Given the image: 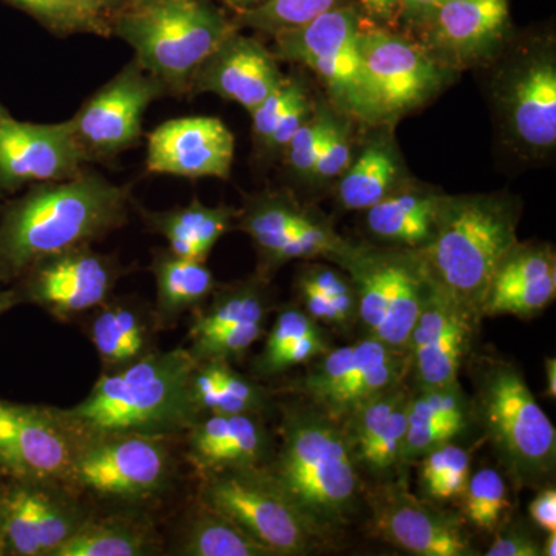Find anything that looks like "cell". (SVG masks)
Wrapping results in <instances>:
<instances>
[{
  "label": "cell",
  "instance_id": "cell-34",
  "mask_svg": "<svg viewBox=\"0 0 556 556\" xmlns=\"http://www.w3.org/2000/svg\"><path fill=\"white\" fill-rule=\"evenodd\" d=\"M407 404L408 399L391 413L390 419L368 442L367 447L361 450L354 457L358 473L368 475L375 481L383 482L393 478L394 471L399 468L405 467L402 455L408 428Z\"/></svg>",
  "mask_w": 556,
  "mask_h": 556
},
{
  "label": "cell",
  "instance_id": "cell-28",
  "mask_svg": "<svg viewBox=\"0 0 556 556\" xmlns=\"http://www.w3.org/2000/svg\"><path fill=\"white\" fill-rule=\"evenodd\" d=\"M193 397L203 415H258L268 412L265 387L240 375L226 361L199 362L192 378Z\"/></svg>",
  "mask_w": 556,
  "mask_h": 556
},
{
  "label": "cell",
  "instance_id": "cell-18",
  "mask_svg": "<svg viewBox=\"0 0 556 556\" xmlns=\"http://www.w3.org/2000/svg\"><path fill=\"white\" fill-rule=\"evenodd\" d=\"M479 321L431 285L409 336V372L415 387L457 382L473 350Z\"/></svg>",
  "mask_w": 556,
  "mask_h": 556
},
{
  "label": "cell",
  "instance_id": "cell-29",
  "mask_svg": "<svg viewBox=\"0 0 556 556\" xmlns=\"http://www.w3.org/2000/svg\"><path fill=\"white\" fill-rule=\"evenodd\" d=\"M156 551L152 527L138 519L89 517L53 556H146Z\"/></svg>",
  "mask_w": 556,
  "mask_h": 556
},
{
  "label": "cell",
  "instance_id": "cell-45",
  "mask_svg": "<svg viewBox=\"0 0 556 556\" xmlns=\"http://www.w3.org/2000/svg\"><path fill=\"white\" fill-rule=\"evenodd\" d=\"M7 2L27 11L53 30L64 33L83 30L73 0H7Z\"/></svg>",
  "mask_w": 556,
  "mask_h": 556
},
{
  "label": "cell",
  "instance_id": "cell-55",
  "mask_svg": "<svg viewBox=\"0 0 556 556\" xmlns=\"http://www.w3.org/2000/svg\"><path fill=\"white\" fill-rule=\"evenodd\" d=\"M546 368V396L555 401L556 399V361L555 357H547L544 362Z\"/></svg>",
  "mask_w": 556,
  "mask_h": 556
},
{
  "label": "cell",
  "instance_id": "cell-16",
  "mask_svg": "<svg viewBox=\"0 0 556 556\" xmlns=\"http://www.w3.org/2000/svg\"><path fill=\"white\" fill-rule=\"evenodd\" d=\"M91 156L72 123L36 124L5 116L0 121V197L28 185L64 181L86 170Z\"/></svg>",
  "mask_w": 556,
  "mask_h": 556
},
{
  "label": "cell",
  "instance_id": "cell-4",
  "mask_svg": "<svg viewBox=\"0 0 556 556\" xmlns=\"http://www.w3.org/2000/svg\"><path fill=\"white\" fill-rule=\"evenodd\" d=\"M518 208L501 197H444L437 228L416 249L430 283L481 320L497 266L518 243Z\"/></svg>",
  "mask_w": 556,
  "mask_h": 556
},
{
  "label": "cell",
  "instance_id": "cell-12",
  "mask_svg": "<svg viewBox=\"0 0 556 556\" xmlns=\"http://www.w3.org/2000/svg\"><path fill=\"white\" fill-rule=\"evenodd\" d=\"M121 277L115 258L90 247L70 249L39 260L14 285L21 303H30L58 320L68 321L112 299Z\"/></svg>",
  "mask_w": 556,
  "mask_h": 556
},
{
  "label": "cell",
  "instance_id": "cell-56",
  "mask_svg": "<svg viewBox=\"0 0 556 556\" xmlns=\"http://www.w3.org/2000/svg\"><path fill=\"white\" fill-rule=\"evenodd\" d=\"M541 552L543 556L556 555V532H547L546 540L541 543Z\"/></svg>",
  "mask_w": 556,
  "mask_h": 556
},
{
  "label": "cell",
  "instance_id": "cell-27",
  "mask_svg": "<svg viewBox=\"0 0 556 556\" xmlns=\"http://www.w3.org/2000/svg\"><path fill=\"white\" fill-rule=\"evenodd\" d=\"M237 212L226 206H204L193 200L188 206L164 212H146L150 230L169 243L175 255L206 262L218 240L232 228Z\"/></svg>",
  "mask_w": 556,
  "mask_h": 556
},
{
  "label": "cell",
  "instance_id": "cell-51",
  "mask_svg": "<svg viewBox=\"0 0 556 556\" xmlns=\"http://www.w3.org/2000/svg\"><path fill=\"white\" fill-rule=\"evenodd\" d=\"M529 515L544 532H556V490L554 485L540 489L529 506Z\"/></svg>",
  "mask_w": 556,
  "mask_h": 556
},
{
  "label": "cell",
  "instance_id": "cell-14",
  "mask_svg": "<svg viewBox=\"0 0 556 556\" xmlns=\"http://www.w3.org/2000/svg\"><path fill=\"white\" fill-rule=\"evenodd\" d=\"M361 53L376 123L404 115L441 89L437 60L402 36L362 30Z\"/></svg>",
  "mask_w": 556,
  "mask_h": 556
},
{
  "label": "cell",
  "instance_id": "cell-58",
  "mask_svg": "<svg viewBox=\"0 0 556 556\" xmlns=\"http://www.w3.org/2000/svg\"><path fill=\"white\" fill-rule=\"evenodd\" d=\"M166 2V0H131V7L146 5V3Z\"/></svg>",
  "mask_w": 556,
  "mask_h": 556
},
{
  "label": "cell",
  "instance_id": "cell-47",
  "mask_svg": "<svg viewBox=\"0 0 556 556\" xmlns=\"http://www.w3.org/2000/svg\"><path fill=\"white\" fill-rule=\"evenodd\" d=\"M299 289H311L331 299H357L356 289L348 274L328 268L309 266L299 276Z\"/></svg>",
  "mask_w": 556,
  "mask_h": 556
},
{
  "label": "cell",
  "instance_id": "cell-62",
  "mask_svg": "<svg viewBox=\"0 0 556 556\" xmlns=\"http://www.w3.org/2000/svg\"><path fill=\"white\" fill-rule=\"evenodd\" d=\"M0 204H2V197H0Z\"/></svg>",
  "mask_w": 556,
  "mask_h": 556
},
{
  "label": "cell",
  "instance_id": "cell-49",
  "mask_svg": "<svg viewBox=\"0 0 556 556\" xmlns=\"http://www.w3.org/2000/svg\"><path fill=\"white\" fill-rule=\"evenodd\" d=\"M127 0H73L83 30L105 35L123 13Z\"/></svg>",
  "mask_w": 556,
  "mask_h": 556
},
{
  "label": "cell",
  "instance_id": "cell-3",
  "mask_svg": "<svg viewBox=\"0 0 556 556\" xmlns=\"http://www.w3.org/2000/svg\"><path fill=\"white\" fill-rule=\"evenodd\" d=\"M266 468L325 538L356 511L361 473L345 428L314 405L285 407Z\"/></svg>",
  "mask_w": 556,
  "mask_h": 556
},
{
  "label": "cell",
  "instance_id": "cell-6",
  "mask_svg": "<svg viewBox=\"0 0 556 556\" xmlns=\"http://www.w3.org/2000/svg\"><path fill=\"white\" fill-rule=\"evenodd\" d=\"M112 28L135 51L139 67L175 93L192 87L200 65L236 31L218 10L201 0L130 7Z\"/></svg>",
  "mask_w": 556,
  "mask_h": 556
},
{
  "label": "cell",
  "instance_id": "cell-38",
  "mask_svg": "<svg viewBox=\"0 0 556 556\" xmlns=\"http://www.w3.org/2000/svg\"><path fill=\"white\" fill-rule=\"evenodd\" d=\"M266 320H249L214 332L207 338L192 340L188 348L197 362L226 361L243 356L263 334Z\"/></svg>",
  "mask_w": 556,
  "mask_h": 556
},
{
  "label": "cell",
  "instance_id": "cell-22",
  "mask_svg": "<svg viewBox=\"0 0 556 556\" xmlns=\"http://www.w3.org/2000/svg\"><path fill=\"white\" fill-rule=\"evenodd\" d=\"M504 93L508 126L521 144L551 150L556 142V67L548 54L526 61Z\"/></svg>",
  "mask_w": 556,
  "mask_h": 556
},
{
  "label": "cell",
  "instance_id": "cell-2",
  "mask_svg": "<svg viewBox=\"0 0 556 556\" xmlns=\"http://www.w3.org/2000/svg\"><path fill=\"white\" fill-rule=\"evenodd\" d=\"M197 364L188 348L153 350L134 364L102 372L75 407L53 409L73 441L104 434H186L203 416L192 390Z\"/></svg>",
  "mask_w": 556,
  "mask_h": 556
},
{
  "label": "cell",
  "instance_id": "cell-23",
  "mask_svg": "<svg viewBox=\"0 0 556 556\" xmlns=\"http://www.w3.org/2000/svg\"><path fill=\"white\" fill-rule=\"evenodd\" d=\"M428 20L431 46L467 64L490 53L506 31L508 0H447Z\"/></svg>",
  "mask_w": 556,
  "mask_h": 556
},
{
  "label": "cell",
  "instance_id": "cell-57",
  "mask_svg": "<svg viewBox=\"0 0 556 556\" xmlns=\"http://www.w3.org/2000/svg\"><path fill=\"white\" fill-rule=\"evenodd\" d=\"M228 2L232 3V5L240 7V9L247 11L255 9V7H258L260 3L265 2V0H228Z\"/></svg>",
  "mask_w": 556,
  "mask_h": 556
},
{
  "label": "cell",
  "instance_id": "cell-60",
  "mask_svg": "<svg viewBox=\"0 0 556 556\" xmlns=\"http://www.w3.org/2000/svg\"><path fill=\"white\" fill-rule=\"evenodd\" d=\"M10 113L7 112L5 108H3L2 104H0V121H2L3 118H5V116H9Z\"/></svg>",
  "mask_w": 556,
  "mask_h": 556
},
{
  "label": "cell",
  "instance_id": "cell-43",
  "mask_svg": "<svg viewBox=\"0 0 556 556\" xmlns=\"http://www.w3.org/2000/svg\"><path fill=\"white\" fill-rule=\"evenodd\" d=\"M351 164V135L350 126L345 121L332 119L327 142L318 156L316 166L311 172L314 181H328L340 177Z\"/></svg>",
  "mask_w": 556,
  "mask_h": 556
},
{
  "label": "cell",
  "instance_id": "cell-35",
  "mask_svg": "<svg viewBox=\"0 0 556 556\" xmlns=\"http://www.w3.org/2000/svg\"><path fill=\"white\" fill-rule=\"evenodd\" d=\"M464 500V517L484 532H496L510 503L503 475L495 468H482L470 475Z\"/></svg>",
  "mask_w": 556,
  "mask_h": 556
},
{
  "label": "cell",
  "instance_id": "cell-26",
  "mask_svg": "<svg viewBox=\"0 0 556 556\" xmlns=\"http://www.w3.org/2000/svg\"><path fill=\"white\" fill-rule=\"evenodd\" d=\"M444 195L431 190H394L367 208L369 232L394 247H426L437 228Z\"/></svg>",
  "mask_w": 556,
  "mask_h": 556
},
{
  "label": "cell",
  "instance_id": "cell-5",
  "mask_svg": "<svg viewBox=\"0 0 556 556\" xmlns=\"http://www.w3.org/2000/svg\"><path fill=\"white\" fill-rule=\"evenodd\" d=\"M471 419L484 433L511 484L554 485L556 431L514 362L479 356L470 362Z\"/></svg>",
  "mask_w": 556,
  "mask_h": 556
},
{
  "label": "cell",
  "instance_id": "cell-24",
  "mask_svg": "<svg viewBox=\"0 0 556 556\" xmlns=\"http://www.w3.org/2000/svg\"><path fill=\"white\" fill-rule=\"evenodd\" d=\"M91 313L90 340L104 371L126 367L155 350L153 314L138 303L110 299Z\"/></svg>",
  "mask_w": 556,
  "mask_h": 556
},
{
  "label": "cell",
  "instance_id": "cell-20",
  "mask_svg": "<svg viewBox=\"0 0 556 556\" xmlns=\"http://www.w3.org/2000/svg\"><path fill=\"white\" fill-rule=\"evenodd\" d=\"M391 351L394 348L368 336L354 345L332 346L324 356L309 362L308 371L295 391L325 415L342 422L367 401L371 391L369 372Z\"/></svg>",
  "mask_w": 556,
  "mask_h": 556
},
{
  "label": "cell",
  "instance_id": "cell-52",
  "mask_svg": "<svg viewBox=\"0 0 556 556\" xmlns=\"http://www.w3.org/2000/svg\"><path fill=\"white\" fill-rule=\"evenodd\" d=\"M364 9L367 10L369 16L376 21L390 22L396 16L399 0H361Z\"/></svg>",
  "mask_w": 556,
  "mask_h": 556
},
{
  "label": "cell",
  "instance_id": "cell-42",
  "mask_svg": "<svg viewBox=\"0 0 556 556\" xmlns=\"http://www.w3.org/2000/svg\"><path fill=\"white\" fill-rule=\"evenodd\" d=\"M305 89L299 83L292 79H283L280 84L270 91L268 97L260 102L257 108L252 110V127H254V135L258 142L263 146L268 144L270 135L276 129L278 119L281 118L289 105L295 101L299 94H302Z\"/></svg>",
  "mask_w": 556,
  "mask_h": 556
},
{
  "label": "cell",
  "instance_id": "cell-1",
  "mask_svg": "<svg viewBox=\"0 0 556 556\" xmlns=\"http://www.w3.org/2000/svg\"><path fill=\"white\" fill-rule=\"evenodd\" d=\"M129 206V189L87 169L0 204V283L10 287L39 260L123 228Z\"/></svg>",
  "mask_w": 556,
  "mask_h": 556
},
{
  "label": "cell",
  "instance_id": "cell-40",
  "mask_svg": "<svg viewBox=\"0 0 556 556\" xmlns=\"http://www.w3.org/2000/svg\"><path fill=\"white\" fill-rule=\"evenodd\" d=\"M321 325L314 320L303 308L298 306H287L277 314L273 328L266 336V345L263 348L260 356L255 358L254 369L257 375H262L270 362L287 350L292 343L306 338L318 331Z\"/></svg>",
  "mask_w": 556,
  "mask_h": 556
},
{
  "label": "cell",
  "instance_id": "cell-37",
  "mask_svg": "<svg viewBox=\"0 0 556 556\" xmlns=\"http://www.w3.org/2000/svg\"><path fill=\"white\" fill-rule=\"evenodd\" d=\"M409 422L419 420H460L473 424L470 396L459 380L448 386L415 387L409 391L407 404Z\"/></svg>",
  "mask_w": 556,
  "mask_h": 556
},
{
  "label": "cell",
  "instance_id": "cell-41",
  "mask_svg": "<svg viewBox=\"0 0 556 556\" xmlns=\"http://www.w3.org/2000/svg\"><path fill=\"white\" fill-rule=\"evenodd\" d=\"M471 424L460 420H419L409 422L404 444V466L419 460L431 450L453 442V439L463 434Z\"/></svg>",
  "mask_w": 556,
  "mask_h": 556
},
{
  "label": "cell",
  "instance_id": "cell-13",
  "mask_svg": "<svg viewBox=\"0 0 556 556\" xmlns=\"http://www.w3.org/2000/svg\"><path fill=\"white\" fill-rule=\"evenodd\" d=\"M371 532L391 546L417 556H478L463 518L413 495L407 482H379L367 493Z\"/></svg>",
  "mask_w": 556,
  "mask_h": 556
},
{
  "label": "cell",
  "instance_id": "cell-54",
  "mask_svg": "<svg viewBox=\"0 0 556 556\" xmlns=\"http://www.w3.org/2000/svg\"><path fill=\"white\" fill-rule=\"evenodd\" d=\"M20 303L21 300L16 289L0 283V317L13 309L14 306L20 305Z\"/></svg>",
  "mask_w": 556,
  "mask_h": 556
},
{
  "label": "cell",
  "instance_id": "cell-31",
  "mask_svg": "<svg viewBox=\"0 0 556 556\" xmlns=\"http://www.w3.org/2000/svg\"><path fill=\"white\" fill-rule=\"evenodd\" d=\"M174 554L182 556H274L268 547L233 525L225 515L200 503L182 527Z\"/></svg>",
  "mask_w": 556,
  "mask_h": 556
},
{
  "label": "cell",
  "instance_id": "cell-33",
  "mask_svg": "<svg viewBox=\"0 0 556 556\" xmlns=\"http://www.w3.org/2000/svg\"><path fill=\"white\" fill-rule=\"evenodd\" d=\"M313 215L281 197H262L252 201L240 228L251 237L266 265L274 266L277 252Z\"/></svg>",
  "mask_w": 556,
  "mask_h": 556
},
{
  "label": "cell",
  "instance_id": "cell-21",
  "mask_svg": "<svg viewBox=\"0 0 556 556\" xmlns=\"http://www.w3.org/2000/svg\"><path fill=\"white\" fill-rule=\"evenodd\" d=\"M281 80L274 54L257 40L232 31L197 70L192 87L251 113Z\"/></svg>",
  "mask_w": 556,
  "mask_h": 556
},
{
  "label": "cell",
  "instance_id": "cell-11",
  "mask_svg": "<svg viewBox=\"0 0 556 556\" xmlns=\"http://www.w3.org/2000/svg\"><path fill=\"white\" fill-rule=\"evenodd\" d=\"M90 515L53 482L7 478L0 490V540L5 556H53Z\"/></svg>",
  "mask_w": 556,
  "mask_h": 556
},
{
  "label": "cell",
  "instance_id": "cell-46",
  "mask_svg": "<svg viewBox=\"0 0 556 556\" xmlns=\"http://www.w3.org/2000/svg\"><path fill=\"white\" fill-rule=\"evenodd\" d=\"M495 533V541L486 548V556H543V541L533 535L532 530L521 522L500 526Z\"/></svg>",
  "mask_w": 556,
  "mask_h": 556
},
{
  "label": "cell",
  "instance_id": "cell-48",
  "mask_svg": "<svg viewBox=\"0 0 556 556\" xmlns=\"http://www.w3.org/2000/svg\"><path fill=\"white\" fill-rule=\"evenodd\" d=\"M470 475V455L466 448L459 447L444 473L424 495L438 503L457 500L466 492Z\"/></svg>",
  "mask_w": 556,
  "mask_h": 556
},
{
  "label": "cell",
  "instance_id": "cell-15",
  "mask_svg": "<svg viewBox=\"0 0 556 556\" xmlns=\"http://www.w3.org/2000/svg\"><path fill=\"white\" fill-rule=\"evenodd\" d=\"M163 93V84L134 60L101 87L70 123L91 160L113 156L141 138L146 110Z\"/></svg>",
  "mask_w": 556,
  "mask_h": 556
},
{
  "label": "cell",
  "instance_id": "cell-59",
  "mask_svg": "<svg viewBox=\"0 0 556 556\" xmlns=\"http://www.w3.org/2000/svg\"><path fill=\"white\" fill-rule=\"evenodd\" d=\"M7 475L3 473L2 468H0V490H2L3 484H5L7 481Z\"/></svg>",
  "mask_w": 556,
  "mask_h": 556
},
{
  "label": "cell",
  "instance_id": "cell-39",
  "mask_svg": "<svg viewBox=\"0 0 556 556\" xmlns=\"http://www.w3.org/2000/svg\"><path fill=\"white\" fill-rule=\"evenodd\" d=\"M332 119L334 116L328 110H320L318 113H313L292 135L288 144L285 146L287 161L292 170L303 177H311V172L316 166L318 156L327 142Z\"/></svg>",
  "mask_w": 556,
  "mask_h": 556
},
{
  "label": "cell",
  "instance_id": "cell-32",
  "mask_svg": "<svg viewBox=\"0 0 556 556\" xmlns=\"http://www.w3.org/2000/svg\"><path fill=\"white\" fill-rule=\"evenodd\" d=\"M211 302L195 311L189 339L199 340L249 320H268L270 300L262 280L239 281L214 289Z\"/></svg>",
  "mask_w": 556,
  "mask_h": 556
},
{
  "label": "cell",
  "instance_id": "cell-36",
  "mask_svg": "<svg viewBox=\"0 0 556 556\" xmlns=\"http://www.w3.org/2000/svg\"><path fill=\"white\" fill-rule=\"evenodd\" d=\"M342 0H265L243 14L244 24L255 30H292L316 20L320 14L338 9Z\"/></svg>",
  "mask_w": 556,
  "mask_h": 556
},
{
  "label": "cell",
  "instance_id": "cell-25",
  "mask_svg": "<svg viewBox=\"0 0 556 556\" xmlns=\"http://www.w3.org/2000/svg\"><path fill=\"white\" fill-rule=\"evenodd\" d=\"M150 269L156 283V303L152 311L156 329L175 327L186 313H195L204 305L217 288L206 263L179 257L170 249L159 252Z\"/></svg>",
  "mask_w": 556,
  "mask_h": 556
},
{
  "label": "cell",
  "instance_id": "cell-19",
  "mask_svg": "<svg viewBox=\"0 0 556 556\" xmlns=\"http://www.w3.org/2000/svg\"><path fill=\"white\" fill-rule=\"evenodd\" d=\"M236 139L223 121L190 116L166 121L149 135L148 170L182 178L226 179Z\"/></svg>",
  "mask_w": 556,
  "mask_h": 556
},
{
  "label": "cell",
  "instance_id": "cell-61",
  "mask_svg": "<svg viewBox=\"0 0 556 556\" xmlns=\"http://www.w3.org/2000/svg\"><path fill=\"white\" fill-rule=\"evenodd\" d=\"M0 556H5V552H3L2 540H0Z\"/></svg>",
  "mask_w": 556,
  "mask_h": 556
},
{
  "label": "cell",
  "instance_id": "cell-7",
  "mask_svg": "<svg viewBox=\"0 0 556 556\" xmlns=\"http://www.w3.org/2000/svg\"><path fill=\"white\" fill-rule=\"evenodd\" d=\"M329 260L353 281L365 336L408 351L409 336L431 288L416 249L356 247L346 241Z\"/></svg>",
  "mask_w": 556,
  "mask_h": 556
},
{
  "label": "cell",
  "instance_id": "cell-8",
  "mask_svg": "<svg viewBox=\"0 0 556 556\" xmlns=\"http://www.w3.org/2000/svg\"><path fill=\"white\" fill-rule=\"evenodd\" d=\"M200 477V503L225 515L274 556L308 555L327 540L266 466L222 468Z\"/></svg>",
  "mask_w": 556,
  "mask_h": 556
},
{
  "label": "cell",
  "instance_id": "cell-17",
  "mask_svg": "<svg viewBox=\"0 0 556 556\" xmlns=\"http://www.w3.org/2000/svg\"><path fill=\"white\" fill-rule=\"evenodd\" d=\"M73 450L53 407L0 397V468L7 477L64 485Z\"/></svg>",
  "mask_w": 556,
  "mask_h": 556
},
{
  "label": "cell",
  "instance_id": "cell-9",
  "mask_svg": "<svg viewBox=\"0 0 556 556\" xmlns=\"http://www.w3.org/2000/svg\"><path fill=\"white\" fill-rule=\"evenodd\" d=\"M167 439L148 434H104L78 439L65 489L109 501L139 504L166 492L174 477Z\"/></svg>",
  "mask_w": 556,
  "mask_h": 556
},
{
  "label": "cell",
  "instance_id": "cell-44",
  "mask_svg": "<svg viewBox=\"0 0 556 556\" xmlns=\"http://www.w3.org/2000/svg\"><path fill=\"white\" fill-rule=\"evenodd\" d=\"M331 348V339L328 338L325 329L320 328L318 331L313 332V334L298 340L287 350L281 351L260 376L262 378H270V376L281 375V372L299 367V365L309 364L314 358L324 356Z\"/></svg>",
  "mask_w": 556,
  "mask_h": 556
},
{
  "label": "cell",
  "instance_id": "cell-10",
  "mask_svg": "<svg viewBox=\"0 0 556 556\" xmlns=\"http://www.w3.org/2000/svg\"><path fill=\"white\" fill-rule=\"evenodd\" d=\"M361 20L351 7H338L316 20L276 33L277 56L313 70L340 108L376 123L361 53Z\"/></svg>",
  "mask_w": 556,
  "mask_h": 556
},
{
  "label": "cell",
  "instance_id": "cell-53",
  "mask_svg": "<svg viewBox=\"0 0 556 556\" xmlns=\"http://www.w3.org/2000/svg\"><path fill=\"white\" fill-rule=\"evenodd\" d=\"M447 0H399V7L415 20H428Z\"/></svg>",
  "mask_w": 556,
  "mask_h": 556
},
{
  "label": "cell",
  "instance_id": "cell-50",
  "mask_svg": "<svg viewBox=\"0 0 556 556\" xmlns=\"http://www.w3.org/2000/svg\"><path fill=\"white\" fill-rule=\"evenodd\" d=\"M311 115H313V108H311L306 91H303V93L299 94L295 101L289 105L287 112L281 115V118L278 119L276 129H274L273 135H270L266 148L285 149V146L288 144L292 135L300 129V126H302Z\"/></svg>",
  "mask_w": 556,
  "mask_h": 556
},
{
  "label": "cell",
  "instance_id": "cell-30",
  "mask_svg": "<svg viewBox=\"0 0 556 556\" xmlns=\"http://www.w3.org/2000/svg\"><path fill=\"white\" fill-rule=\"evenodd\" d=\"M340 177L339 203L350 211H367L397 189L396 153L390 142H371Z\"/></svg>",
  "mask_w": 556,
  "mask_h": 556
}]
</instances>
